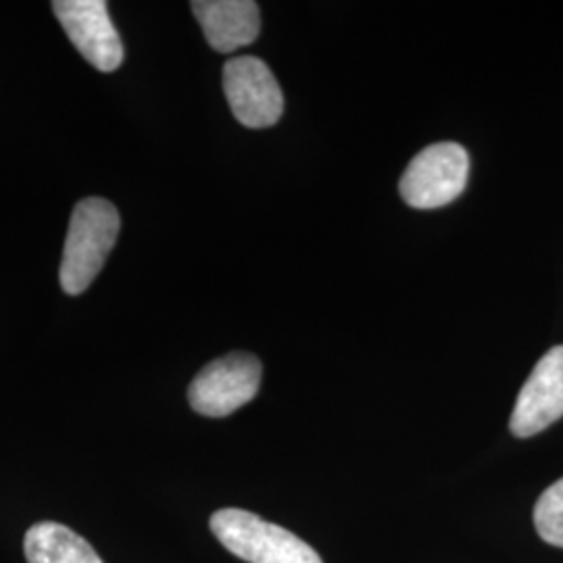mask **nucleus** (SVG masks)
Instances as JSON below:
<instances>
[{"instance_id":"5","label":"nucleus","mask_w":563,"mask_h":563,"mask_svg":"<svg viewBox=\"0 0 563 563\" xmlns=\"http://www.w3.org/2000/svg\"><path fill=\"white\" fill-rule=\"evenodd\" d=\"M223 92L232 115L244 128H272L284 113L280 84L260 57L246 55L228 60L223 65Z\"/></svg>"},{"instance_id":"4","label":"nucleus","mask_w":563,"mask_h":563,"mask_svg":"<svg viewBox=\"0 0 563 563\" xmlns=\"http://www.w3.org/2000/svg\"><path fill=\"white\" fill-rule=\"evenodd\" d=\"M262 362L251 353H230L205 365L188 388L190 407L205 418H225L257 397Z\"/></svg>"},{"instance_id":"6","label":"nucleus","mask_w":563,"mask_h":563,"mask_svg":"<svg viewBox=\"0 0 563 563\" xmlns=\"http://www.w3.org/2000/svg\"><path fill=\"white\" fill-rule=\"evenodd\" d=\"M53 13L84 59L102 74L123 63V44L104 0H55Z\"/></svg>"},{"instance_id":"2","label":"nucleus","mask_w":563,"mask_h":563,"mask_svg":"<svg viewBox=\"0 0 563 563\" xmlns=\"http://www.w3.org/2000/svg\"><path fill=\"white\" fill-rule=\"evenodd\" d=\"M209 526L216 539L244 562L323 563L297 534L244 509H220L211 516Z\"/></svg>"},{"instance_id":"1","label":"nucleus","mask_w":563,"mask_h":563,"mask_svg":"<svg viewBox=\"0 0 563 563\" xmlns=\"http://www.w3.org/2000/svg\"><path fill=\"white\" fill-rule=\"evenodd\" d=\"M121 220L113 202L88 197L76 205L63 246L60 288L78 297L101 274L118 236Z\"/></svg>"},{"instance_id":"10","label":"nucleus","mask_w":563,"mask_h":563,"mask_svg":"<svg viewBox=\"0 0 563 563\" xmlns=\"http://www.w3.org/2000/svg\"><path fill=\"white\" fill-rule=\"evenodd\" d=\"M534 526L544 543L563 549V478L539 497L534 505Z\"/></svg>"},{"instance_id":"9","label":"nucleus","mask_w":563,"mask_h":563,"mask_svg":"<svg viewBox=\"0 0 563 563\" xmlns=\"http://www.w3.org/2000/svg\"><path fill=\"white\" fill-rule=\"evenodd\" d=\"M23 549L27 563H102L92 544L57 522L34 523Z\"/></svg>"},{"instance_id":"7","label":"nucleus","mask_w":563,"mask_h":563,"mask_svg":"<svg viewBox=\"0 0 563 563\" xmlns=\"http://www.w3.org/2000/svg\"><path fill=\"white\" fill-rule=\"evenodd\" d=\"M563 418V346H553L534 365L514 407V437L530 439Z\"/></svg>"},{"instance_id":"3","label":"nucleus","mask_w":563,"mask_h":563,"mask_svg":"<svg viewBox=\"0 0 563 563\" xmlns=\"http://www.w3.org/2000/svg\"><path fill=\"white\" fill-rule=\"evenodd\" d=\"M470 155L457 142H437L418 153L399 181L402 201L413 209H441L462 197Z\"/></svg>"},{"instance_id":"8","label":"nucleus","mask_w":563,"mask_h":563,"mask_svg":"<svg viewBox=\"0 0 563 563\" xmlns=\"http://www.w3.org/2000/svg\"><path fill=\"white\" fill-rule=\"evenodd\" d=\"M190 7L209 46L218 53L228 55L249 46L262 32L260 4L253 0H195Z\"/></svg>"}]
</instances>
